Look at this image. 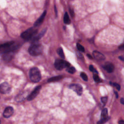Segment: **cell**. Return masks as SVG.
<instances>
[{
    "label": "cell",
    "instance_id": "cell-1",
    "mask_svg": "<svg viewBox=\"0 0 124 124\" xmlns=\"http://www.w3.org/2000/svg\"><path fill=\"white\" fill-rule=\"evenodd\" d=\"M43 51V47L38 43H33L29 47L28 52L30 55L36 56L40 55Z\"/></svg>",
    "mask_w": 124,
    "mask_h": 124
},
{
    "label": "cell",
    "instance_id": "cell-2",
    "mask_svg": "<svg viewBox=\"0 0 124 124\" xmlns=\"http://www.w3.org/2000/svg\"><path fill=\"white\" fill-rule=\"evenodd\" d=\"M29 77L32 82H38L41 79V73L39 69L36 67L32 68L29 72Z\"/></svg>",
    "mask_w": 124,
    "mask_h": 124
},
{
    "label": "cell",
    "instance_id": "cell-3",
    "mask_svg": "<svg viewBox=\"0 0 124 124\" xmlns=\"http://www.w3.org/2000/svg\"><path fill=\"white\" fill-rule=\"evenodd\" d=\"M37 32L38 30L36 27H31L23 32L21 35V37L24 40H29L36 36Z\"/></svg>",
    "mask_w": 124,
    "mask_h": 124
},
{
    "label": "cell",
    "instance_id": "cell-4",
    "mask_svg": "<svg viewBox=\"0 0 124 124\" xmlns=\"http://www.w3.org/2000/svg\"><path fill=\"white\" fill-rule=\"evenodd\" d=\"M54 67L56 69L61 70L65 68H68L70 67V64L63 59H58L55 60L54 63Z\"/></svg>",
    "mask_w": 124,
    "mask_h": 124
},
{
    "label": "cell",
    "instance_id": "cell-5",
    "mask_svg": "<svg viewBox=\"0 0 124 124\" xmlns=\"http://www.w3.org/2000/svg\"><path fill=\"white\" fill-rule=\"evenodd\" d=\"M11 90V88L9 84L7 82H3L0 85V91L3 94L9 93Z\"/></svg>",
    "mask_w": 124,
    "mask_h": 124
},
{
    "label": "cell",
    "instance_id": "cell-6",
    "mask_svg": "<svg viewBox=\"0 0 124 124\" xmlns=\"http://www.w3.org/2000/svg\"><path fill=\"white\" fill-rule=\"evenodd\" d=\"M109 119L108 117V109L107 108L104 109L101 112V119L100 121H99L97 124H103L106 122L108 121Z\"/></svg>",
    "mask_w": 124,
    "mask_h": 124
},
{
    "label": "cell",
    "instance_id": "cell-7",
    "mask_svg": "<svg viewBox=\"0 0 124 124\" xmlns=\"http://www.w3.org/2000/svg\"><path fill=\"white\" fill-rule=\"evenodd\" d=\"M41 89V86H38L36 87L34 89V90L31 92V93L28 96V97L27 98V100L28 101H31L34 100V99L36 98V96L39 93Z\"/></svg>",
    "mask_w": 124,
    "mask_h": 124
},
{
    "label": "cell",
    "instance_id": "cell-8",
    "mask_svg": "<svg viewBox=\"0 0 124 124\" xmlns=\"http://www.w3.org/2000/svg\"><path fill=\"white\" fill-rule=\"evenodd\" d=\"M69 88L75 91L78 95L81 96L82 94V87L79 84H71L69 86Z\"/></svg>",
    "mask_w": 124,
    "mask_h": 124
},
{
    "label": "cell",
    "instance_id": "cell-9",
    "mask_svg": "<svg viewBox=\"0 0 124 124\" xmlns=\"http://www.w3.org/2000/svg\"><path fill=\"white\" fill-rule=\"evenodd\" d=\"M13 113L14 109L12 107L10 106L7 107L5 109L3 112V116L6 118H8L12 116Z\"/></svg>",
    "mask_w": 124,
    "mask_h": 124
},
{
    "label": "cell",
    "instance_id": "cell-10",
    "mask_svg": "<svg viewBox=\"0 0 124 124\" xmlns=\"http://www.w3.org/2000/svg\"><path fill=\"white\" fill-rule=\"evenodd\" d=\"M46 13H47V11L46 10L44 11V12L42 13V15H41V16L38 19V20L35 22L34 26L35 27H38L40 25H41V24H42V23H43V22L44 21V20L45 19Z\"/></svg>",
    "mask_w": 124,
    "mask_h": 124
},
{
    "label": "cell",
    "instance_id": "cell-11",
    "mask_svg": "<svg viewBox=\"0 0 124 124\" xmlns=\"http://www.w3.org/2000/svg\"><path fill=\"white\" fill-rule=\"evenodd\" d=\"M93 55L96 60L99 61H103L105 59V56L102 53L96 51H94L93 52Z\"/></svg>",
    "mask_w": 124,
    "mask_h": 124
},
{
    "label": "cell",
    "instance_id": "cell-12",
    "mask_svg": "<svg viewBox=\"0 0 124 124\" xmlns=\"http://www.w3.org/2000/svg\"><path fill=\"white\" fill-rule=\"evenodd\" d=\"M103 68L107 72L110 73H112L114 70V65L110 62L106 63L103 66Z\"/></svg>",
    "mask_w": 124,
    "mask_h": 124
},
{
    "label": "cell",
    "instance_id": "cell-13",
    "mask_svg": "<svg viewBox=\"0 0 124 124\" xmlns=\"http://www.w3.org/2000/svg\"><path fill=\"white\" fill-rule=\"evenodd\" d=\"M14 52H7L5 53H4L3 55V58L4 60L6 62H9L12 60L14 56Z\"/></svg>",
    "mask_w": 124,
    "mask_h": 124
},
{
    "label": "cell",
    "instance_id": "cell-14",
    "mask_svg": "<svg viewBox=\"0 0 124 124\" xmlns=\"http://www.w3.org/2000/svg\"><path fill=\"white\" fill-rule=\"evenodd\" d=\"M47 28H45L43 30L41 31L38 35L36 36L35 37L33 38H32V42L33 43H37L38 41L41 39V38L42 37L44 36V35L45 34V33L47 31Z\"/></svg>",
    "mask_w": 124,
    "mask_h": 124
},
{
    "label": "cell",
    "instance_id": "cell-15",
    "mask_svg": "<svg viewBox=\"0 0 124 124\" xmlns=\"http://www.w3.org/2000/svg\"><path fill=\"white\" fill-rule=\"evenodd\" d=\"M26 97H28L27 93H23L22 94H19L16 97L15 100L17 102H20L23 100Z\"/></svg>",
    "mask_w": 124,
    "mask_h": 124
},
{
    "label": "cell",
    "instance_id": "cell-16",
    "mask_svg": "<svg viewBox=\"0 0 124 124\" xmlns=\"http://www.w3.org/2000/svg\"><path fill=\"white\" fill-rule=\"evenodd\" d=\"M63 78V76H55V77H53L50 79H49L48 80V82H56L57 81H59L60 80H61V79H62Z\"/></svg>",
    "mask_w": 124,
    "mask_h": 124
},
{
    "label": "cell",
    "instance_id": "cell-17",
    "mask_svg": "<svg viewBox=\"0 0 124 124\" xmlns=\"http://www.w3.org/2000/svg\"><path fill=\"white\" fill-rule=\"evenodd\" d=\"M64 22L66 24H69L71 23V21H70V20L69 18V16L68 13L67 12H66L64 15Z\"/></svg>",
    "mask_w": 124,
    "mask_h": 124
},
{
    "label": "cell",
    "instance_id": "cell-18",
    "mask_svg": "<svg viewBox=\"0 0 124 124\" xmlns=\"http://www.w3.org/2000/svg\"><path fill=\"white\" fill-rule=\"evenodd\" d=\"M57 53L59 54V55L60 56V57L62 59H64L65 58V56H64V54L63 51V49L62 48L60 47L58 48L57 49Z\"/></svg>",
    "mask_w": 124,
    "mask_h": 124
},
{
    "label": "cell",
    "instance_id": "cell-19",
    "mask_svg": "<svg viewBox=\"0 0 124 124\" xmlns=\"http://www.w3.org/2000/svg\"><path fill=\"white\" fill-rule=\"evenodd\" d=\"M93 78H94V80L96 82H97L98 83V82H100V78H99V76H98V74H97V72L96 71V70L94 72Z\"/></svg>",
    "mask_w": 124,
    "mask_h": 124
},
{
    "label": "cell",
    "instance_id": "cell-20",
    "mask_svg": "<svg viewBox=\"0 0 124 124\" xmlns=\"http://www.w3.org/2000/svg\"><path fill=\"white\" fill-rule=\"evenodd\" d=\"M67 71L70 73V74H74L75 72H76V69L74 67H70L68 68H67Z\"/></svg>",
    "mask_w": 124,
    "mask_h": 124
},
{
    "label": "cell",
    "instance_id": "cell-21",
    "mask_svg": "<svg viewBox=\"0 0 124 124\" xmlns=\"http://www.w3.org/2000/svg\"><path fill=\"white\" fill-rule=\"evenodd\" d=\"M77 48L79 51L81 52H84V51H85L84 48L81 45H80V43H77Z\"/></svg>",
    "mask_w": 124,
    "mask_h": 124
},
{
    "label": "cell",
    "instance_id": "cell-22",
    "mask_svg": "<svg viewBox=\"0 0 124 124\" xmlns=\"http://www.w3.org/2000/svg\"><path fill=\"white\" fill-rule=\"evenodd\" d=\"M80 76L84 81H88V77L86 74V73H85L84 72H81L80 74Z\"/></svg>",
    "mask_w": 124,
    "mask_h": 124
},
{
    "label": "cell",
    "instance_id": "cell-23",
    "mask_svg": "<svg viewBox=\"0 0 124 124\" xmlns=\"http://www.w3.org/2000/svg\"><path fill=\"white\" fill-rule=\"evenodd\" d=\"M101 102L104 104H106V103L107 102V100H108V97L107 96H104V97H102L101 98Z\"/></svg>",
    "mask_w": 124,
    "mask_h": 124
},
{
    "label": "cell",
    "instance_id": "cell-24",
    "mask_svg": "<svg viewBox=\"0 0 124 124\" xmlns=\"http://www.w3.org/2000/svg\"><path fill=\"white\" fill-rule=\"evenodd\" d=\"M112 84L113 85V86H114V87H116V89H117L118 91H119V90H120L121 87H120V85L119 84H116V83H113Z\"/></svg>",
    "mask_w": 124,
    "mask_h": 124
},
{
    "label": "cell",
    "instance_id": "cell-25",
    "mask_svg": "<svg viewBox=\"0 0 124 124\" xmlns=\"http://www.w3.org/2000/svg\"><path fill=\"white\" fill-rule=\"evenodd\" d=\"M89 70L93 72H94V71L96 70V69L94 68V67L92 65H90L89 66Z\"/></svg>",
    "mask_w": 124,
    "mask_h": 124
},
{
    "label": "cell",
    "instance_id": "cell-26",
    "mask_svg": "<svg viewBox=\"0 0 124 124\" xmlns=\"http://www.w3.org/2000/svg\"><path fill=\"white\" fill-rule=\"evenodd\" d=\"M119 48L121 50H124V43L122 45H120L119 47Z\"/></svg>",
    "mask_w": 124,
    "mask_h": 124
},
{
    "label": "cell",
    "instance_id": "cell-27",
    "mask_svg": "<svg viewBox=\"0 0 124 124\" xmlns=\"http://www.w3.org/2000/svg\"><path fill=\"white\" fill-rule=\"evenodd\" d=\"M119 124H124V120H120L118 122Z\"/></svg>",
    "mask_w": 124,
    "mask_h": 124
},
{
    "label": "cell",
    "instance_id": "cell-28",
    "mask_svg": "<svg viewBox=\"0 0 124 124\" xmlns=\"http://www.w3.org/2000/svg\"><path fill=\"white\" fill-rule=\"evenodd\" d=\"M54 10H55V14H56V16H57V8H56V6L55 5H54Z\"/></svg>",
    "mask_w": 124,
    "mask_h": 124
},
{
    "label": "cell",
    "instance_id": "cell-29",
    "mask_svg": "<svg viewBox=\"0 0 124 124\" xmlns=\"http://www.w3.org/2000/svg\"><path fill=\"white\" fill-rule=\"evenodd\" d=\"M120 102L122 104H124V99L122 98L121 100H120Z\"/></svg>",
    "mask_w": 124,
    "mask_h": 124
},
{
    "label": "cell",
    "instance_id": "cell-30",
    "mask_svg": "<svg viewBox=\"0 0 124 124\" xmlns=\"http://www.w3.org/2000/svg\"><path fill=\"white\" fill-rule=\"evenodd\" d=\"M87 56L89 58H90V59H92V58H93L92 57V56L90 54H87Z\"/></svg>",
    "mask_w": 124,
    "mask_h": 124
},
{
    "label": "cell",
    "instance_id": "cell-31",
    "mask_svg": "<svg viewBox=\"0 0 124 124\" xmlns=\"http://www.w3.org/2000/svg\"><path fill=\"white\" fill-rule=\"evenodd\" d=\"M115 95H116V98H118V93H117L116 92H115Z\"/></svg>",
    "mask_w": 124,
    "mask_h": 124
},
{
    "label": "cell",
    "instance_id": "cell-32",
    "mask_svg": "<svg viewBox=\"0 0 124 124\" xmlns=\"http://www.w3.org/2000/svg\"><path fill=\"white\" fill-rule=\"evenodd\" d=\"M119 59H120L123 60V61H124V59H123L124 58H123V57H119Z\"/></svg>",
    "mask_w": 124,
    "mask_h": 124
}]
</instances>
